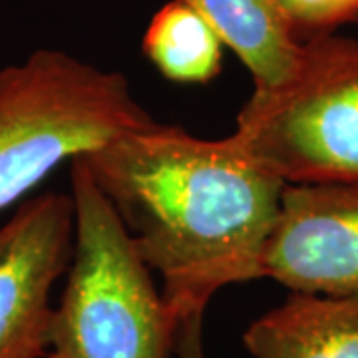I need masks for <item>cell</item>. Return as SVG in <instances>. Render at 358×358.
<instances>
[{
  "instance_id": "1",
  "label": "cell",
  "mask_w": 358,
  "mask_h": 358,
  "mask_svg": "<svg viewBox=\"0 0 358 358\" xmlns=\"http://www.w3.org/2000/svg\"><path fill=\"white\" fill-rule=\"evenodd\" d=\"M80 157L141 259L162 275L178 319L227 285L261 279L287 183L233 136L203 140L154 122Z\"/></svg>"
},
{
  "instance_id": "2",
  "label": "cell",
  "mask_w": 358,
  "mask_h": 358,
  "mask_svg": "<svg viewBox=\"0 0 358 358\" xmlns=\"http://www.w3.org/2000/svg\"><path fill=\"white\" fill-rule=\"evenodd\" d=\"M74 247L48 358H169L178 317L82 157L70 162Z\"/></svg>"
},
{
  "instance_id": "3",
  "label": "cell",
  "mask_w": 358,
  "mask_h": 358,
  "mask_svg": "<svg viewBox=\"0 0 358 358\" xmlns=\"http://www.w3.org/2000/svg\"><path fill=\"white\" fill-rule=\"evenodd\" d=\"M155 120L128 78L60 50L0 70V211L64 162Z\"/></svg>"
},
{
  "instance_id": "4",
  "label": "cell",
  "mask_w": 358,
  "mask_h": 358,
  "mask_svg": "<svg viewBox=\"0 0 358 358\" xmlns=\"http://www.w3.org/2000/svg\"><path fill=\"white\" fill-rule=\"evenodd\" d=\"M285 183H358V42L315 34L293 76L253 90L231 134Z\"/></svg>"
},
{
  "instance_id": "5",
  "label": "cell",
  "mask_w": 358,
  "mask_h": 358,
  "mask_svg": "<svg viewBox=\"0 0 358 358\" xmlns=\"http://www.w3.org/2000/svg\"><path fill=\"white\" fill-rule=\"evenodd\" d=\"M72 247V195L42 193L0 227V358L48 357L50 293Z\"/></svg>"
},
{
  "instance_id": "6",
  "label": "cell",
  "mask_w": 358,
  "mask_h": 358,
  "mask_svg": "<svg viewBox=\"0 0 358 358\" xmlns=\"http://www.w3.org/2000/svg\"><path fill=\"white\" fill-rule=\"evenodd\" d=\"M261 279L293 293L358 294V183H287Z\"/></svg>"
},
{
  "instance_id": "7",
  "label": "cell",
  "mask_w": 358,
  "mask_h": 358,
  "mask_svg": "<svg viewBox=\"0 0 358 358\" xmlns=\"http://www.w3.org/2000/svg\"><path fill=\"white\" fill-rule=\"evenodd\" d=\"M253 358H358V294L293 293L249 324Z\"/></svg>"
},
{
  "instance_id": "8",
  "label": "cell",
  "mask_w": 358,
  "mask_h": 358,
  "mask_svg": "<svg viewBox=\"0 0 358 358\" xmlns=\"http://www.w3.org/2000/svg\"><path fill=\"white\" fill-rule=\"evenodd\" d=\"M201 14L219 40L239 56L255 90L277 88L293 76L303 56L281 0H181Z\"/></svg>"
},
{
  "instance_id": "9",
  "label": "cell",
  "mask_w": 358,
  "mask_h": 358,
  "mask_svg": "<svg viewBox=\"0 0 358 358\" xmlns=\"http://www.w3.org/2000/svg\"><path fill=\"white\" fill-rule=\"evenodd\" d=\"M223 42L205 18L181 0H171L154 14L141 48L148 60L181 84H205L219 76Z\"/></svg>"
},
{
  "instance_id": "10",
  "label": "cell",
  "mask_w": 358,
  "mask_h": 358,
  "mask_svg": "<svg viewBox=\"0 0 358 358\" xmlns=\"http://www.w3.org/2000/svg\"><path fill=\"white\" fill-rule=\"evenodd\" d=\"M281 4L299 36L327 34L358 20V0H281Z\"/></svg>"
}]
</instances>
